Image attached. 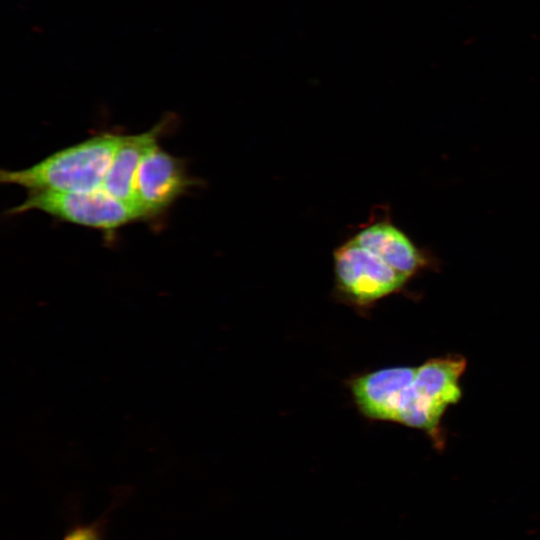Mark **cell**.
Instances as JSON below:
<instances>
[{
	"instance_id": "cell-1",
	"label": "cell",
	"mask_w": 540,
	"mask_h": 540,
	"mask_svg": "<svg viewBox=\"0 0 540 540\" xmlns=\"http://www.w3.org/2000/svg\"><path fill=\"white\" fill-rule=\"evenodd\" d=\"M122 135L101 133L59 150L31 167L1 170L0 181L29 191L80 192L99 189Z\"/></svg>"
},
{
	"instance_id": "cell-2",
	"label": "cell",
	"mask_w": 540,
	"mask_h": 540,
	"mask_svg": "<svg viewBox=\"0 0 540 540\" xmlns=\"http://www.w3.org/2000/svg\"><path fill=\"white\" fill-rule=\"evenodd\" d=\"M336 296L359 309L399 292L409 281L382 256L366 249L351 236L333 251Z\"/></svg>"
},
{
	"instance_id": "cell-3",
	"label": "cell",
	"mask_w": 540,
	"mask_h": 540,
	"mask_svg": "<svg viewBox=\"0 0 540 540\" xmlns=\"http://www.w3.org/2000/svg\"><path fill=\"white\" fill-rule=\"evenodd\" d=\"M28 197L9 214L39 210L73 224L115 230L134 220L138 213L102 187L91 191H29Z\"/></svg>"
},
{
	"instance_id": "cell-4",
	"label": "cell",
	"mask_w": 540,
	"mask_h": 540,
	"mask_svg": "<svg viewBox=\"0 0 540 540\" xmlns=\"http://www.w3.org/2000/svg\"><path fill=\"white\" fill-rule=\"evenodd\" d=\"M192 184L183 162L156 144L144 156L136 175V197L142 219L159 215Z\"/></svg>"
},
{
	"instance_id": "cell-5",
	"label": "cell",
	"mask_w": 540,
	"mask_h": 540,
	"mask_svg": "<svg viewBox=\"0 0 540 540\" xmlns=\"http://www.w3.org/2000/svg\"><path fill=\"white\" fill-rule=\"evenodd\" d=\"M351 237L361 246L382 256L408 279L427 264L424 252L392 222L384 207L374 208L368 220L360 224Z\"/></svg>"
},
{
	"instance_id": "cell-6",
	"label": "cell",
	"mask_w": 540,
	"mask_h": 540,
	"mask_svg": "<svg viewBox=\"0 0 540 540\" xmlns=\"http://www.w3.org/2000/svg\"><path fill=\"white\" fill-rule=\"evenodd\" d=\"M415 372L416 367H390L351 379L356 406L369 419L396 422L400 395Z\"/></svg>"
},
{
	"instance_id": "cell-7",
	"label": "cell",
	"mask_w": 540,
	"mask_h": 540,
	"mask_svg": "<svg viewBox=\"0 0 540 540\" xmlns=\"http://www.w3.org/2000/svg\"><path fill=\"white\" fill-rule=\"evenodd\" d=\"M170 119H163L150 130L121 136L102 188L110 195L133 208L142 219L136 197V175L147 152L158 144L160 136L169 128Z\"/></svg>"
},
{
	"instance_id": "cell-8",
	"label": "cell",
	"mask_w": 540,
	"mask_h": 540,
	"mask_svg": "<svg viewBox=\"0 0 540 540\" xmlns=\"http://www.w3.org/2000/svg\"><path fill=\"white\" fill-rule=\"evenodd\" d=\"M65 540H98V538L92 529L79 528L68 535Z\"/></svg>"
}]
</instances>
